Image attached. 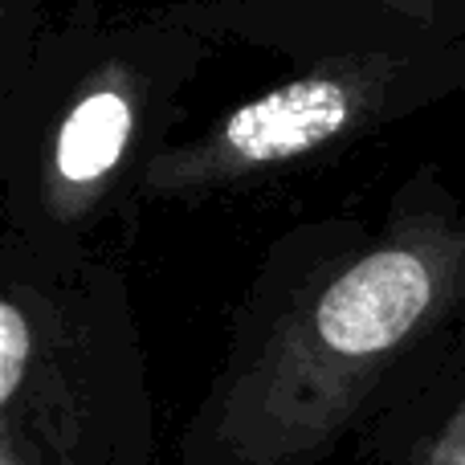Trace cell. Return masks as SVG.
Returning a JSON list of instances; mask_svg holds the SVG:
<instances>
[{
	"mask_svg": "<svg viewBox=\"0 0 465 465\" xmlns=\"http://www.w3.org/2000/svg\"><path fill=\"white\" fill-rule=\"evenodd\" d=\"M49 0H0V78L16 70L49 25Z\"/></svg>",
	"mask_w": 465,
	"mask_h": 465,
	"instance_id": "cell-4",
	"label": "cell"
},
{
	"mask_svg": "<svg viewBox=\"0 0 465 465\" xmlns=\"http://www.w3.org/2000/svg\"><path fill=\"white\" fill-rule=\"evenodd\" d=\"M33 355H37V331L16 294L0 298V404L13 409L21 396L25 380L33 371Z\"/></svg>",
	"mask_w": 465,
	"mask_h": 465,
	"instance_id": "cell-3",
	"label": "cell"
},
{
	"mask_svg": "<svg viewBox=\"0 0 465 465\" xmlns=\"http://www.w3.org/2000/svg\"><path fill=\"white\" fill-rule=\"evenodd\" d=\"M0 465H21V461H16L13 453H5V458H0Z\"/></svg>",
	"mask_w": 465,
	"mask_h": 465,
	"instance_id": "cell-6",
	"label": "cell"
},
{
	"mask_svg": "<svg viewBox=\"0 0 465 465\" xmlns=\"http://www.w3.org/2000/svg\"><path fill=\"white\" fill-rule=\"evenodd\" d=\"M429 5L445 8V13H453V16H461V21H465V0H429Z\"/></svg>",
	"mask_w": 465,
	"mask_h": 465,
	"instance_id": "cell-5",
	"label": "cell"
},
{
	"mask_svg": "<svg viewBox=\"0 0 465 465\" xmlns=\"http://www.w3.org/2000/svg\"><path fill=\"white\" fill-rule=\"evenodd\" d=\"M163 5L217 49L273 57V70L163 147L143 201L204 204L273 188L465 94V21L429 0Z\"/></svg>",
	"mask_w": 465,
	"mask_h": 465,
	"instance_id": "cell-1",
	"label": "cell"
},
{
	"mask_svg": "<svg viewBox=\"0 0 465 465\" xmlns=\"http://www.w3.org/2000/svg\"><path fill=\"white\" fill-rule=\"evenodd\" d=\"M217 54L163 0H74L0 78L5 237L41 257H86L143 204V180L180 135L188 90Z\"/></svg>",
	"mask_w": 465,
	"mask_h": 465,
	"instance_id": "cell-2",
	"label": "cell"
}]
</instances>
